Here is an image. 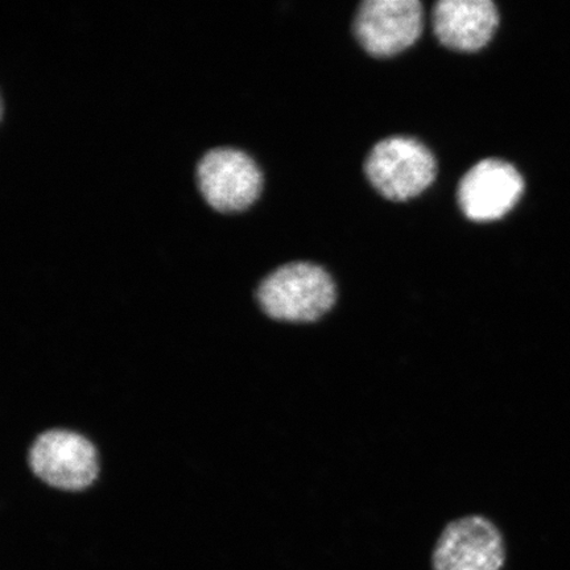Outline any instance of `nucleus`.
<instances>
[{"instance_id": "nucleus-2", "label": "nucleus", "mask_w": 570, "mask_h": 570, "mask_svg": "<svg viewBox=\"0 0 570 570\" xmlns=\"http://www.w3.org/2000/svg\"><path fill=\"white\" fill-rule=\"evenodd\" d=\"M27 465L35 479L48 489L80 494L98 480V449L80 432L52 428L32 440Z\"/></svg>"}, {"instance_id": "nucleus-4", "label": "nucleus", "mask_w": 570, "mask_h": 570, "mask_svg": "<svg viewBox=\"0 0 570 570\" xmlns=\"http://www.w3.org/2000/svg\"><path fill=\"white\" fill-rule=\"evenodd\" d=\"M199 194L213 209L239 212L258 198L263 175L258 164L239 148L214 147L195 167Z\"/></svg>"}, {"instance_id": "nucleus-7", "label": "nucleus", "mask_w": 570, "mask_h": 570, "mask_svg": "<svg viewBox=\"0 0 570 570\" xmlns=\"http://www.w3.org/2000/svg\"><path fill=\"white\" fill-rule=\"evenodd\" d=\"M523 191V177L512 164L484 159L461 178L458 199L465 217L490 223L514 209Z\"/></svg>"}, {"instance_id": "nucleus-8", "label": "nucleus", "mask_w": 570, "mask_h": 570, "mask_svg": "<svg viewBox=\"0 0 570 570\" xmlns=\"http://www.w3.org/2000/svg\"><path fill=\"white\" fill-rule=\"evenodd\" d=\"M498 24V9L491 0H441L434 6V33L453 51H479L493 38Z\"/></svg>"}, {"instance_id": "nucleus-1", "label": "nucleus", "mask_w": 570, "mask_h": 570, "mask_svg": "<svg viewBox=\"0 0 570 570\" xmlns=\"http://www.w3.org/2000/svg\"><path fill=\"white\" fill-rule=\"evenodd\" d=\"M254 303L275 324L305 326L317 323L337 302V288L327 271L296 261L271 269L255 284Z\"/></svg>"}, {"instance_id": "nucleus-6", "label": "nucleus", "mask_w": 570, "mask_h": 570, "mask_svg": "<svg viewBox=\"0 0 570 570\" xmlns=\"http://www.w3.org/2000/svg\"><path fill=\"white\" fill-rule=\"evenodd\" d=\"M505 560L502 533L489 519L453 520L441 532L432 554L433 570H501Z\"/></svg>"}, {"instance_id": "nucleus-5", "label": "nucleus", "mask_w": 570, "mask_h": 570, "mask_svg": "<svg viewBox=\"0 0 570 570\" xmlns=\"http://www.w3.org/2000/svg\"><path fill=\"white\" fill-rule=\"evenodd\" d=\"M423 6L419 0H366L354 19V33L375 57L402 53L423 32Z\"/></svg>"}, {"instance_id": "nucleus-3", "label": "nucleus", "mask_w": 570, "mask_h": 570, "mask_svg": "<svg viewBox=\"0 0 570 570\" xmlns=\"http://www.w3.org/2000/svg\"><path fill=\"white\" fill-rule=\"evenodd\" d=\"M370 184L391 202L422 195L436 178L438 163L431 149L410 137H391L373 147L365 163Z\"/></svg>"}]
</instances>
